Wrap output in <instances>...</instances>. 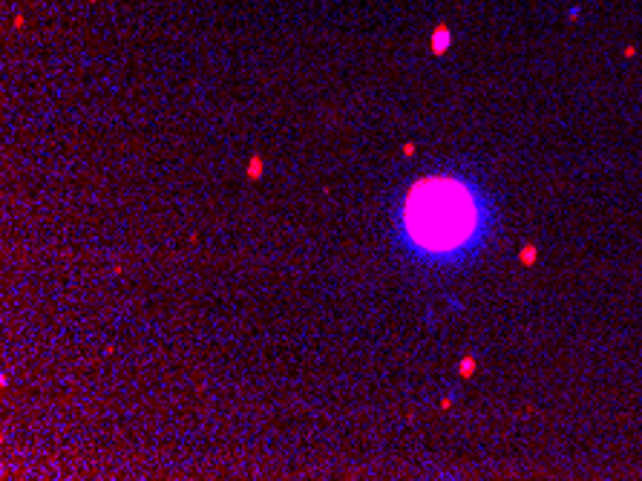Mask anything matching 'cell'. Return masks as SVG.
Segmentation results:
<instances>
[{
	"mask_svg": "<svg viewBox=\"0 0 642 481\" xmlns=\"http://www.w3.org/2000/svg\"><path fill=\"white\" fill-rule=\"evenodd\" d=\"M478 210L472 196L449 179H429L406 202V225L418 242L432 251H452L472 236Z\"/></svg>",
	"mask_w": 642,
	"mask_h": 481,
	"instance_id": "6da1fadb",
	"label": "cell"
},
{
	"mask_svg": "<svg viewBox=\"0 0 642 481\" xmlns=\"http://www.w3.org/2000/svg\"><path fill=\"white\" fill-rule=\"evenodd\" d=\"M446 29H438V35H435V52H444V46H446Z\"/></svg>",
	"mask_w": 642,
	"mask_h": 481,
	"instance_id": "7a4b0ae2",
	"label": "cell"
},
{
	"mask_svg": "<svg viewBox=\"0 0 642 481\" xmlns=\"http://www.w3.org/2000/svg\"><path fill=\"white\" fill-rule=\"evenodd\" d=\"M259 170H262V162H259V158H254V162H251L248 176H251V179H259Z\"/></svg>",
	"mask_w": 642,
	"mask_h": 481,
	"instance_id": "3957f363",
	"label": "cell"
}]
</instances>
